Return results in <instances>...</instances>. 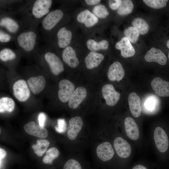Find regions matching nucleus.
I'll list each match as a JSON object with an SVG mask.
<instances>
[{
	"instance_id": "obj_1",
	"label": "nucleus",
	"mask_w": 169,
	"mask_h": 169,
	"mask_svg": "<svg viewBox=\"0 0 169 169\" xmlns=\"http://www.w3.org/2000/svg\"><path fill=\"white\" fill-rule=\"evenodd\" d=\"M37 36L34 31H29L20 33L17 38V43L22 49L25 51L33 50L36 45Z\"/></svg>"
},
{
	"instance_id": "obj_2",
	"label": "nucleus",
	"mask_w": 169,
	"mask_h": 169,
	"mask_svg": "<svg viewBox=\"0 0 169 169\" xmlns=\"http://www.w3.org/2000/svg\"><path fill=\"white\" fill-rule=\"evenodd\" d=\"M13 91L15 97L21 102L26 101L30 96V90L28 84L23 79L18 80L14 84Z\"/></svg>"
},
{
	"instance_id": "obj_3",
	"label": "nucleus",
	"mask_w": 169,
	"mask_h": 169,
	"mask_svg": "<svg viewBox=\"0 0 169 169\" xmlns=\"http://www.w3.org/2000/svg\"><path fill=\"white\" fill-rule=\"evenodd\" d=\"M59 86V99L63 103L68 102L75 90L74 84L68 79H63L60 81Z\"/></svg>"
},
{
	"instance_id": "obj_4",
	"label": "nucleus",
	"mask_w": 169,
	"mask_h": 169,
	"mask_svg": "<svg viewBox=\"0 0 169 169\" xmlns=\"http://www.w3.org/2000/svg\"><path fill=\"white\" fill-rule=\"evenodd\" d=\"M44 58L53 74L57 75L64 71L63 62L55 54L48 52L45 54Z\"/></svg>"
},
{
	"instance_id": "obj_5",
	"label": "nucleus",
	"mask_w": 169,
	"mask_h": 169,
	"mask_svg": "<svg viewBox=\"0 0 169 169\" xmlns=\"http://www.w3.org/2000/svg\"><path fill=\"white\" fill-rule=\"evenodd\" d=\"M63 15L62 11L59 9L49 12L43 20V28L47 31L51 30L62 19Z\"/></svg>"
},
{
	"instance_id": "obj_6",
	"label": "nucleus",
	"mask_w": 169,
	"mask_h": 169,
	"mask_svg": "<svg viewBox=\"0 0 169 169\" xmlns=\"http://www.w3.org/2000/svg\"><path fill=\"white\" fill-rule=\"evenodd\" d=\"M52 1L51 0H37L34 3L32 9L33 15L39 19L46 15L49 12Z\"/></svg>"
},
{
	"instance_id": "obj_7",
	"label": "nucleus",
	"mask_w": 169,
	"mask_h": 169,
	"mask_svg": "<svg viewBox=\"0 0 169 169\" xmlns=\"http://www.w3.org/2000/svg\"><path fill=\"white\" fill-rule=\"evenodd\" d=\"M154 139L156 147L160 152H166L168 148L169 140L165 131L160 127H156L154 132Z\"/></svg>"
},
{
	"instance_id": "obj_8",
	"label": "nucleus",
	"mask_w": 169,
	"mask_h": 169,
	"mask_svg": "<svg viewBox=\"0 0 169 169\" xmlns=\"http://www.w3.org/2000/svg\"><path fill=\"white\" fill-rule=\"evenodd\" d=\"M102 93L106 104L109 106L115 105L120 99V94L115 91L114 87L111 84L104 85L102 88Z\"/></svg>"
},
{
	"instance_id": "obj_9",
	"label": "nucleus",
	"mask_w": 169,
	"mask_h": 169,
	"mask_svg": "<svg viewBox=\"0 0 169 169\" xmlns=\"http://www.w3.org/2000/svg\"><path fill=\"white\" fill-rule=\"evenodd\" d=\"M114 146L119 156L121 158L129 157L131 153L130 145L121 137H117L114 140Z\"/></svg>"
},
{
	"instance_id": "obj_10",
	"label": "nucleus",
	"mask_w": 169,
	"mask_h": 169,
	"mask_svg": "<svg viewBox=\"0 0 169 169\" xmlns=\"http://www.w3.org/2000/svg\"><path fill=\"white\" fill-rule=\"evenodd\" d=\"M151 84L154 92L158 96H169V82L157 77L152 80Z\"/></svg>"
},
{
	"instance_id": "obj_11",
	"label": "nucleus",
	"mask_w": 169,
	"mask_h": 169,
	"mask_svg": "<svg viewBox=\"0 0 169 169\" xmlns=\"http://www.w3.org/2000/svg\"><path fill=\"white\" fill-rule=\"evenodd\" d=\"M83 122L81 117L76 116L71 118L69 121L67 131L68 138L71 140L76 139L81 131Z\"/></svg>"
},
{
	"instance_id": "obj_12",
	"label": "nucleus",
	"mask_w": 169,
	"mask_h": 169,
	"mask_svg": "<svg viewBox=\"0 0 169 169\" xmlns=\"http://www.w3.org/2000/svg\"><path fill=\"white\" fill-rule=\"evenodd\" d=\"M96 152L98 158L103 161L110 160L115 154L111 144L108 141L100 144L96 148Z\"/></svg>"
},
{
	"instance_id": "obj_13",
	"label": "nucleus",
	"mask_w": 169,
	"mask_h": 169,
	"mask_svg": "<svg viewBox=\"0 0 169 169\" xmlns=\"http://www.w3.org/2000/svg\"><path fill=\"white\" fill-rule=\"evenodd\" d=\"M145 60L148 62H154L164 65L167 62V58L161 50L152 47L147 52L144 56Z\"/></svg>"
},
{
	"instance_id": "obj_14",
	"label": "nucleus",
	"mask_w": 169,
	"mask_h": 169,
	"mask_svg": "<svg viewBox=\"0 0 169 169\" xmlns=\"http://www.w3.org/2000/svg\"><path fill=\"white\" fill-rule=\"evenodd\" d=\"M115 48L120 50L121 55L127 58L133 56L135 53V50L129 40L125 37L121 38L116 43Z\"/></svg>"
},
{
	"instance_id": "obj_15",
	"label": "nucleus",
	"mask_w": 169,
	"mask_h": 169,
	"mask_svg": "<svg viewBox=\"0 0 169 169\" xmlns=\"http://www.w3.org/2000/svg\"><path fill=\"white\" fill-rule=\"evenodd\" d=\"M125 132L128 137L133 140H136L140 137V131L138 126L131 117H126L124 120Z\"/></svg>"
},
{
	"instance_id": "obj_16",
	"label": "nucleus",
	"mask_w": 169,
	"mask_h": 169,
	"mask_svg": "<svg viewBox=\"0 0 169 169\" xmlns=\"http://www.w3.org/2000/svg\"><path fill=\"white\" fill-rule=\"evenodd\" d=\"M25 131L30 135L39 138L47 137L48 131L45 128L37 125L34 121L28 123L24 126Z\"/></svg>"
},
{
	"instance_id": "obj_17",
	"label": "nucleus",
	"mask_w": 169,
	"mask_h": 169,
	"mask_svg": "<svg viewBox=\"0 0 169 169\" xmlns=\"http://www.w3.org/2000/svg\"><path fill=\"white\" fill-rule=\"evenodd\" d=\"M87 95L86 89L83 87H79L75 90L68 102L69 108L75 109L85 99Z\"/></svg>"
},
{
	"instance_id": "obj_18",
	"label": "nucleus",
	"mask_w": 169,
	"mask_h": 169,
	"mask_svg": "<svg viewBox=\"0 0 169 169\" xmlns=\"http://www.w3.org/2000/svg\"><path fill=\"white\" fill-rule=\"evenodd\" d=\"M125 75V71L121 64L119 62H114L110 66L107 73L109 79L112 81H120Z\"/></svg>"
},
{
	"instance_id": "obj_19",
	"label": "nucleus",
	"mask_w": 169,
	"mask_h": 169,
	"mask_svg": "<svg viewBox=\"0 0 169 169\" xmlns=\"http://www.w3.org/2000/svg\"><path fill=\"white\" fill-rule=\"evenodd\" d=\"M128 100L130 110L132 115L135 117H139L142 110L139 97L136 93L132 92L129 94Z\"/></svg>"
},
{
	"instance_id": "obj_20",
	"label": "nucleus",
	"mask_w": 169,
	"mask_h": 169,
	"mask_svg": "<svg viewBox=\"0 0 169 169\" xmlns=\"http://www.w3.org/2000/svg\"><path fill=\"white\" fill-rule=\"evenodd\" d=\"M28 84L31 92L34 94H38L44 88L46 80L42 75L31 77L27 81Z\"/></svg>"
},
{
	"instance_id": "obj_21",
	"label": "nucleus",
	"mask_w": 169,
	"mask_h": 169,
	"mask_svg": "<svg viewBox=\"0 0 169 169\" xmlns=\"http://www.w3.org/2000/svg\"><path fill=\"white\" fill-rule=\"evenodd\" d=\"M62 56L64 62L70 67L75 68L79 64L76 52L71 46H68L64 49Z\"/></svg>"
},
{
	"instance_id": "obj_22",
	"label": "nucleus",
	"mask_w": 169,
	"mask_h": 169,
	"mask_svg": "<svg viewBox=\"0 0 169 169\" xmlns=\"http://www.w3.org/2000/svg\"><path fill=\"white\" fill-rule=\"evenodd\" d=\"M77 19L79 22L84 23L87 27L93 26L98 21V18L87 9L81 11L77 15Z\"/></svg>"
},
{
	"instance_id": "obj_23",
	"label": "nucleus",
	"mask_w": 169,
	"mask_h": 169,
	"mask_svg": "<svg viewBox=\"0 0 169 169\" xmlns=\"http://www.w3.org/2000/svg\"><path fill=\"white\" fill-rule=\"evenodd\" d=\"M104 59L102 54L94 51L90 52L84 59L86 68L93 69L98 66Z\"/></svg>"
},
{
	"instance_id": "obj_24",
	"label": "nucleus",
	"mask_w": 169,
	"mask_h": 169,
	"mask_svg": "<svg viewBox=\"0 0 169 169\" xmlns=\"http://www.w3.org/2000/svg\"><path fill=\"white\" fill-rule=\"evenodd\" d=\"M58 44L59 47L65 48L69 46L72 38L71 31L63 27L59 29L57 33Z\"/></svg>"
},
{
	"instance_id": "obj_25",
	"label": "nucleus",
	"mask_w": 169,
	"mask_h": 169,
	"mask_svg": "<svg viewBox=\"0 0 169 169\" xmlns=\"http://www.w3.org/2000/svg\"><path fill=\"white\" fill-rule=\"evenodd\" d=\"M0 26L12 33H16L19 29L18 23L14 19L8 17H4L1 19Z\"/></svg>"
},
{
	"instance_id": "obj_26",
	"label": "nucleus",
	"mask_w": 169,
	"mask_h": 169,
	"mask_svg": "<svg viewBox=\"0 0 169 169\" xmlns=\"http://www.w3.org/2000/svg\"><path fill=\"white\" fill-rule=\"evenodd\" d=\"M86 45L90 50L94 52L100 50H106L109 45L106 40H103L98 42L92 39H88L87 41Z\"/></svg>"
},
{
	"instance_id": "obj_27",
	"label": "nucleus",
	"mask_w": 169,
	"mask_h": 169,
	"mask_svg": "<svg viewBox=\"0 0 169 169\" xmlns=\"http://www.w3.org/2000/svg\"><path fill=\"white\" fill-rule=\"evenodd\" d=\"M131 24L138 31L140 34L142 35L147 33L149 29V26L146 21L141 18L134 19L131 22Z\"/></svg>"
},
{
	"instance_id": "obj_28",
	"label": "nucleus",
	"mask_w": 169,
	"mask_h": 169,
	"mask_svg": "<svg viewBox=\"0 0 169 169\" xmlns=\"http://www.w3.org/2000/svg\"><path fill=\"white\" fill-rule=\"evenodd\" d=\"M15 104L13 100L5 97L0 99V112H11L14 110Z\"/></svg>"
},
{
	"instance_id": "obj_29",
	"label": "nucleus",
	"mask_w": 169,
	"mask_h": 169,
	"mask_svg": "<svg viewBox=\"0 0 169 169\" xmlns=\"http://www.w3.org/2000/svg\"><path fill=\"white\" fill-rule=\"evenodd\" d=\"M49 145L48 140L39 139L37 141L36 144L32 146V148L38 156H41L45 152Z\"/></svg>"
},
{
	"instance_id": "obj_30",
	"label": "nucleus",
	"mask_w": 169,
	"mask_h": 169,
	"mask_svg": "<svg viewBox=\"0 0 169 169\" xmlns=\"http://www.w3.org/2000/svg\"><path fill=\"white\" fill-rule=\"evenodd\" d=\"M134 8V4L130 0H123L117 10L118 14L121 16L126 15L131 13Z\"/></svg>"
},
{
	"instance_id": "obj_31",
	"label": "nucleus",
	"mask_w": 169,
	"mask_h": 169,
	"mask_svg": "<svg viewBox=\"0 0 169 169\" xmlns=\"http://www.w3.org/2000/svg\"><path fill=\"white\" fill-rule=\"evenodd\" d=\"M59 155V152L57 148L53 147L48 150L43 159V162L45 164H51L54 160Z\"/></svg>"
},
{
	"instance_id": "obj_32",
	"label": "nucleus",
	"mask_w": 169,
	"mask_h": 169,
	"mask_svg": "<svg viewBox=\"0 0 169 169\" xmlns=\"http://www.w3.org/2000/svg\"><path fill=\"white\" fill-rule=\"evenodd\" d=\"M124 33L125 37L133 43L137 41L140 34L138 31L133 26L128 27L125 29Z\"/></svg>"
},
{
	"instance_id": "obj_33",
	"label": "nucleus",
	"mask_w": 169,
	"mask_h": 169,
	"mask_svg": "<svg viewBox=\"0 0 169 169\" xmlns=\"http://www.w3.org/2000/svg\"><path fill=\"white\" fill-rule=\"evenodd\" d=\"M92 12L97 18H104L109 14L106 7L101 4L94 7L93 9Z\"/></svg>"
},
{
	"instance_id": "obj_34",
	"label": "nucleus",
	"mask_w": 169,
	"mask_h": 169,
	"mask_svg": "<svg viewBox=\"0 0 169 169\" xmlns=\"http://www.w3.org/2000/svg\"><path fill=\"white\" fill-rule=\"evenodd\" d=\"M16 55L11 49L5 48L2 49L0 51V59L3 62L14 59Z\"/></svg>"
},
{
	"instance_id": "obj_35",
	"label": "nucleus",
	"mask_w": 169,
	"mask_h": 169,
	"mask_svg": "<svg viewBox=\"0 0 169 169\" xmlns=\"http://www.w3.org/2000/svg\"><path fill=\"white\" fill-rule=\"evenodd\" d=\"M143 1L148 6L154 9H160L165 7L167 2V0H143Z\"/></svg>"
},
{
	"instance_id": "obj_36",
	"label": "nucleus",
	"mask_w": 169,
	"mask_h": 169,
	"mask_svg": "<svg viewBox=\"0 0 169 169\" xmlns=\"http://www.w3.org/2000/svg\"><path fill=\"white\" fill-rule=\"evenodd\" d=\"M158 100L155 96H151L148 97L145 102V108L149 110H152L157 105Z\"/></svg>"
},
{
	"instance_id": "obj_37",
	"label": "nucleus",
	"mask_w": 169,
	"mask_h": 169,
	"mask_svg": "<svg viewBox=\"0 0 169 169\" xmlns=\"http://www.w3.org/2000/svg\"><path fill=\"white\" fill-rule=\"evenodd\" d=\"M63 169H82V168L78 161L75 159H70L65 163Z\"/></svg>"
},
{
	"instance_id": "obj_38",
	"label": "nucleus",
	"mask_w": 169,
	"mask_h": 169,
	"mask_svg": "<svg viewBox=\"0 0 169 169\" xmlns=\"http://www.w3.org/2000/svg\"><path fill=\"white\" fill-rule=\"evenodd\" d=\"M67 129V125L64 119H58L57 121V125L55 126L56 131L58 133H62L64 132Z\"/></svg>"
},
{
	"instance_id": "obj_39",
	"label": "nucleus",
	"mask_w": 169,
	"mask_h": 169,
	"mask_svg": "<svg viewBox=\"0 0 169 169\" xmlns=\"http://www.w3.org/2000/svg\"><path fill=\"white\" fill-rule=\"evenodd\" d=\"M11 36L8 34L0 30V42L2 43H7L11 39Z\"/></svg>"
},
{
	"instance_id": "obj_40",
	"label": "nucleus",
	"mask_w": 169,
	"mask_h": 169,
	"mask_svg": "<svg viewBox=\"0 0 169 169\" xmlns=\"http://www.w3.org/2000/svg\"><path fill=\"white\" fill-rule=\"evenodd\" d=\"M121 0H110L109 1V5L110 8L113 10H117L121 3Z\"/></svg>"
},
{
	"instance_id": "obj_41",
	"label": "nucleus",
	"mask_w": 169,
	"mask_h": 169,
	"mask_svg": "<svg viewBox=\"0 0 169 169\" xmlns=\"http://www.w3.org/2000/svg\"><path fill=\"white\" fill-rule=\"evenodd\" d=\"M46 119V114L43 112H41L38 115V120L40 126L44 127Z\"/></svg>"
},
{
	"instance_id": "obj_42",
	"label": "nucleus",
	"mask_w": 169,
	"mask_h": 169,
	"mask_svg": "<svg viewBox=\"0 0 169 169\" xmlns=\"http://www.w3.org/2000/svg\"><path fill=\"white\" fill-rule=\"evenodd\" d=\"M86 3L89 5H93L97 4L100 2V0H85Z\"/></svg>"
},
{
	"instance_id": "obj_43",
	"label": "nucleus",
	"mask_w": 169,
	"mask_h": 169,
	"mask_svg": "<svg viewBox=\"0 0 169 169\" xmlns=\"http://www.w3.org/2000/svg\"><path fill=\"white\" fill-rule=\"evenodd\" d=\"M7 155L5 151L2 148H0V160L4 158Z\"/></svg>"
},
{
	"instance_id": "obj_44",
	"label": "nucleus",
	"mask_w": 169,
	"mask_h": 169,
	"mask_svg": "<svg viewBox=\"0 0 169 169\" xmlns=\"http://www.w3.org/2000/svg\"><path fill=\"white\" fill-rule=\"evenodd\" d=\"M132 169H147V168L142 165L138 164L134 166Z\"/></svg>"
},
{
	"instance_id": "obj_45",
	"label": "nucleus",
	"mask_w": 169,
	"mask_h": 169,
	"mask_svg": "<svg viewBox=\"0 0 169 169\" xmlns=\"http://www.w3.org/2000/svg\"><path fill=\"white\" fill-rule=\"evenodd\" d=\"M166 46L167 48L169 49V39L166 42Z\"/></svg>"
},
{
	"instance_id": "obj_46",
	"label": "nucleus",
	"mask_w": 169,
	"mask_h": 169,
	"mask_svg": "<svg viewBox=\"0 0 169 169\" xmlns=\"http://www.w3.org/2000/svg\"><path fill=\"white\" fill-rule=\"evenodd\" d=\"M168 59H169V52L168 53Z\"/></svg>"
}]
</instances>
